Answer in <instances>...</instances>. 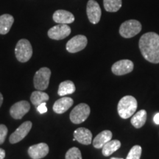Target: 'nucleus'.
Here are the masks:
<instances>
[{
  "mask_svg": "<svg viewBox=\"0 0 159 159\" xmlns=\"http://www.w3.org/2000/svg\"><path fill=\"white\" fill-rule=\"evenodd\" d=\"M103 5L105 11L115 13L121 8L122 1V0H103Z\"/></svg>",
  "mask_w": 159,
  "mask_h": 159,
  "instance_id": "nucleus-23",
  "label": "nucleus"
},
{
  "mask_svg": "<svg viewBox=\"0 0 159 159\" xmlns=\"http://www.w3.org/2000/svg\"><path fill=\"white\" fill-rule=\"evenodd\" d=\"M66 159H82L80 150L77 148H71L66 153Z\"/></svg>",
  "mask_w": 159,
  "mask_h": 159,
  "instance_id": "nucleus-25",
  "label": "nucleus"
},
{
  "mask_svg": "<svg viewBox=\"0 0 159 159\" xmlns=\"http://www.w3.org/2000/svg\"><path fill=\"white\" fill-rule=\"evenodd\" d=\"M142 149L139 145H135L130 149L126 159H140Z\"/></svg>",
  "mask_w": 159,
  "mask_h": 159,
  "instance_id": "nucleus-24",
  "label": "nucleus"
},
{
  "mask_svg": "<svg viewBox=\"0 0 159 159\" xmlns=\"http://www.w3.org/2000/svg\"><path fill=\"white\" fill-rule=\"evenodd\" d=\"M142 24L137 20H128L121 25L119 34L125 39H130L139 34L142 30Z\"/></svg>",
  "mask_w": 159,
  "mask_h": 159,
  "instance_id": "nucleus-4",
  "label": "nucleus"
},
{
  "mask_svg": "<svg viewBox=\"0 0 159 159\" xmlns=\"http://www.w3.org/2000/svg\"><path fill=\"white\" fill-rule=\"evenodd\" d=\"M111 159H123V158H114V157H113V158H111Z\"/></svg>",
  "mask_w": 159,
  "mask_h": 159,
  "instance_id": "nucleus-31",
  "label": "nucleus"
},
{
  "mask_svg": "<svg viewBox=\"0 0 159 159\" xmlns=\"http://www.w3.org/2000/svg\"><path fill=\"white\" fill-rule=\"evenodd\" d=\"M49 153V146L46 143L33 145L28 149V154L33 159H41Z\"/></svg>",
  "mask_w": 159,
  "mask_h": 159,
  "instance_id": "nucleus-13",
  "label": "nucleus"
},
{
  "mask_svg": "<svg viewBox=\"0 0 159 159\" xmlns=\"http://www.w3.org/2000/svg\"><path fill=\"white\" fill-rule=\"evenodd\" d=\"M32 122L30 121H27L22 123L20 126L11 135L9 138V142L11 144H16L19 142L20 141L25 139L26 136L29 134L30 130L32 128Z\"/></svg>",
  "mask_w": 159,
  "mask_h": 159,
  "instance_id": "nucleus-10",
  "label": "nucleus"
},
{
  "mask_svg": "<svg viewBox=\"0 0 159 159\" xmlns=\"http://www.w3.org/2000/svg\"><path fill=\"white\" fill-rule=\"evenodd\" d=\"M73 103H74V101H73V99L71 97H62V98L57 99L56 102L54 103L53 111L56 114H63L66 111H68L69 108L72 106Z\"/></svg>",
  "mask_w": 159,
  "mask_h": 159,
  "instance_id": "nucleus-15",
  "label": "nucleus"
},
{
  "mask_svg": "<svg viewBox=\"0 0 159 159\" xmlns=\"http://www.w3.org/2000/svg\"><path fill=\"white\" fill-rule=\"evenodd\" d=\"M30 109V105L26 100L19 101L15 103L10 109V114L15 119H21Z\"/></svg>",
  "mask_w": 159,
  "mask_h": 159,
  "instance_id": "nucleus-12",
  "label": "nucleus"
},
{
  "mask_svg": "<svg viewBox=\"0 0 159 159\" xmlns=\"http://www.w3.org/2000/svg\"><path fill=\"white\" fill-rule=\"evenodd\" d=\"M53 20L57 24H71L74 22L75 16L70 12L64 10H58L53 14Z\"/></svg>",
  "mask_w": 159,
  "mask_h": 159,
  "instance_id": "nucleus-16",
  "label": "nucleus"
},
{
  "mask_svg": "<svg viewBox=\"0 0 159 159\" xmlns=\"http://www.w3.org/2000/svg\"><path fill=\"white\" fill-rule=\"evenodd\" d=\"M37 110L40 114H44L47 111V105H46V102H43L41 104H40L39 106H37Z\"/></svg>",
  "mask_w": 159,
  "mask_h": 159,
  "instance_id": "nucleus-27",
  "label": "nucleus"
},
{
  "mask_svg": "<svg viewBox=\"0 0 159 159\" xmlns=\"http://www.w3.org/2000/svg\"><path fill=\"white\" fill-rule=\"evenodd\" d=\"M153 121H154L155 124L159 125V113H157V114L155 115L154 118H153Z\"/></svg>",
  "mask_w": 159,
  "mask_h": 159,
  "instance_id": "nucleus-28",
  "label": "nucleus"
},
{
  "mask_svg": "<svg viewBox=\"0 0 159 159\" xmlns=\"http://www.w3.org/2000/svg\"><path fill=\"white\" fill-rule=\"evenodd\" d=\"M15 55L21 63L27 62L33 55V47L28 40L21 39L17 43L15 49Z\"/></svg>",
  "mask_w": 159,
  "mask_h": 159,
  "instance_id": "nucleus-3",
  "label": "nucleus"
},
{
  "mask_svg": "<svg viewBox=\"0 0 159 159\" xmlns=\"http://www.w3.org/2000/svg\"><path fill=\"white\" fill-rule=\"evenodd\" d=\"M2 102H3V96L2 94L0 93V107H1L2 105Z\"/></svg>",
  "mask_w": 159,
  "mask_h": 159,
  "instance_id": "nucleus-30",
  "label": "nucleus"
},
{
  "mask_svg": "<svg viewBox=\"0 0 159 159\" xmlns=\"http://www.w3.org/2000/svg\"><path fill=\"white\" fill-rule=\"evenodd\" d=\"M147 120V111L145 110H141L136 113L132 119H131V124L136 128H140L143 127Z\"/></svg>",
  "mask_w": 159,
  "mask_h": 159,
  "instance_id": "nucleus-21",
  "label": "nucleus"
},
{
  "mask_svg": "<svg viewBox=\"0 0 159 159\" xmlns=\"http://www.w3.org/2000/svg\"><path fill=\"white\" fill-rule=\"evenodd\" d=\"M121 147V142L119 140H111L107 142L102 148V152L104 156H109L118 150Z\"/></svg>",
  "mask_w": 159,
  "mask_h": 159,
  "instance_id": "nucleus-20",
  "label": "nucleus"
},
{
  "mask_svg": "<svg viewBox=\"0 0 159 159\" xmlns=\"http://www.w3.org/2000/svg\"><path fill=\"white\" fill-rule=\"evenodd\" d=\"M50 76L51 71L49 68L43 67L40 69L36 71L33 79L35 88L40 91L46 90L49 86Z\"/></svg>",
  "mask_w": 159,
  "mask_h": 159,
  "instance_id": "nucleus-5",
  "label": "nucleus"
},
{
  "mask_svg": "<svg viewBox=\"0 0 159 159\" xmlns=\"http://www.w3.org/2000/svg\"><path fill=\"white\" fill-rule=\"evenodd\" d=\"M134 66V63L130 60H121L114 63L111 67V71L114 75L120 76L131 72Z\"/></svg>",
  "mask_w": 159,
  "mask_h": 159,
  "instance_id": "nucleus-11",
  "label": "nucleus"
},
{
  "mask_svg": "<svg viewBox=\"0 0 159 159\" xmlns=\"http://www.w3.org/2000/svg\"><path fill=\"white\" fill-rule=\"evenodd\" d=\"M88 40L85 35H77L71 39L67 42L66 48L70 53H76L83 50L86 47Z\"/></svg>",
  "mask_w": 159,
  "mask_h": 159,
  "instance_id": "nucleus-7",
  "label": "nucleus"
},
{
  "mask_svg": "<svg viewBox=\"0 0 159 159\" xmlns=\"http://www.w3.org/2000/svg\"><path fill=\"white\" fill-rule=\"evenodd\" d=\"M75 140L82 144L89 145L92 142V134L89 129L84 128H77L74 132Z\"/></svg>",
  "mask_w": 159,
  "mask_h": 159,
  "instance_id": "nucleus-14",
  "label": "nucleus"
},
{
  "mask_svg": "<svg viewBox=\"0 0 159 159\" xmlns=\"http://www.w3.org/2000/svg\"><path fill=\"white\" fill-rule=\"evenodd\" d=\"M14 22V18L10 14H3L0 16V34L5 35L9 33Z\"/></svg>",
  "mask_w": 159,
  "mask_h": 159,
  "instance_id": "nucleus-18",
  "label": "nucleus"
},
{
  "mask_svg": "<svg viewBox=\"0 0 159 159\" xmlns=\"http://www.w3.org/2000/svg\"><path fill=\"white\" fill-rule=\"evenodd\" d=\"M90 107L85 103H80L74 108L70 113V119L74 124H80L85 122L90 114Z\"/></svg>",
  "mask_w": 159,
  "mask_h": 159,
  "instance_id": "nucleus-6",
  "label": "nucleus"
},
{
  "mask_svg": "<svg viewBox=\"0 0 159 159\" xmlns=\"http://www.w3.org/2000/svg\"><path fill=\"white\" fill-rule=\"evenodd\" d=\"M71 33V28L65 24H59L49 30L48 36L53 40H62L68 37Z\"/></svg>",
  "mask_w": 159,
  "mask_h": 159,
  "instance_id": "nucleus-8",
  "label": "nucleus"
},
{
  "mask_svg": "<svg viewBox=\"0 0 159 159\" xmlns=\"http://www.w3.org/2000/svg\"><path fill=\"white\" fill-rule=\"evenodd\" d=\"M139 49L143 57L152 63H159V35L153 32L145 33L139 40Z\"/></svg>",
  "mask_w": 159,
  "mask_h": 159,
  "instance_id": "nucleus-1",
  "label": "nucleus"
},
{
  "mask_svg": "<svg viewBox=\"0 0 159 159\" xmlns=\"http://www.w3.org/2000/svg\"><path fill=\"white\" fill-rule=\"evenodd\" d=\"M112 133L110 130H103L95 137L93 141V146L97 149H101L102 147L112 139Z\"/></svg>",
  "mask_w": 159,
  "mask_h": 159,
  "instance_id": "nucleus-17",
  "label": "nucleus"
},
{
  "mask_svg": "<svg viewBox=\"0 0 159 159\" xmlns=\"http://www.w3.org/2000/svg\"><path fill=\"white\" fill-rule=\"evenodd\" d=\"M5 157V151L0 148V159H4Z\"/></svg>",
  "mask_w": 159,
  "mask_h": 159,
  "instance_id": "nucleus-29",
  "label": "nucleus"
},
{
  "mask_svg": "<svg viewBox=\"0 0 159 159\" xmlns=\"http://www.w3.org/2000/svg\"><path fill=\"white\" fill-rule=\"evenodd\" d=\"M86 13L91 23L96 25L99 21L102 15L100 6L95 0H89L87 3Z\"/></svg>",
  "mask_w": 159,
  "mask_h": 159,
  "instance_id": "nucleus-9",
  "label": "nucleus"
},
{
  "mask_svg": "<svg viewBox=\"0 0 159 159\" xmlns=\"http://www.w3.org/2000/svg\"><path fill=\"white\" fill-rule=\"evenodd\" d=\"M7 134V128L5 125H0V144H2L5 142Z\"/></svg>",
  "mask_w": 159,
  "mask_h": 159,
  "instance_id": "nucleus-26",
  "label": "nucleus"
},
{
  "mask_svg": "<svg viewBox=\"0 0 159 159\" xmlns=\"http://www.w3.org/2000/svg\"><path fill=\"white\" fill-rule=\"evenodd\" d=\"M76 90L74 83L71 80H66L61 83L59 85L57 94L60 96H66L67 94H71Z\"/></svg>",
  "mask_w": 159,
  "mask_h": 159,
  "instance_id": "nucleus-19",
  "label": "nucleus"
},
{
  "mask_svg": "<svg viewBox=\"0 0 159 159\" xmlns=\"http://www.w3.org/2000/svg\"><path fill=\"white\" fill-rule=\"evenodd\" d=\"M49 95L47 93L43 92L42 91H35L32 93L30 100L33 105L37 107L41 103L46 102L49 100Z\"/></svg>",
  "mask_w": 159,
  "mask_h": 159,
  "instance_id": "nucleus-22",
  "label": "nucleus"
},
{
  "mask_svg": "<svg viewBox=\"0 0 159 159\" xmlns=\"http://www.w3.org/2000/svg\"><path fill=\"white\" fill-rule=\"evenodd\" d=\"M137 109V101L133 96H125L120 99L117 105L118 114L122 119H128L135 114Z\"/></svg>",
  "mask_w": 159,
  "mask_h": 159,
  "instance_id": "nucleus-2",
  "label": "nucleus"
}]
</instances>
